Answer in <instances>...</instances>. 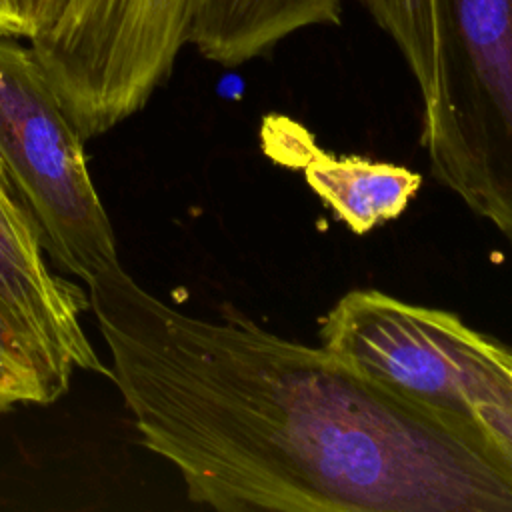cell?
Returning <instances> with one entry per match:
<instances>
[{
  "label": "cell",
  "mask_w": 512,
  "mask_h": 512,
  "mask_svg": "<svg viewBox=\"0 0 512 512\" xmlns=\"http://www.w3.org/2000/svg\"><path fill=\"white\" fill-rule=\"evenodd\" d=\"M0 158L50 260L88 286L120 268L110 218L92 184L84 140L34 50L0 36Z\"/></svg>",
  "instance_id": "obj_4"
},
{
  "label": "cell",
  "mask_w": 512,
  "mask_h": 512,
  "mask_svg": "<svg viewBox=\"0 0 512 512\" xmlns=\"http://www.w3.org/2000/svg\"><path fill=\"white\" fill-rule=\"evenodd\" d=\"M318 338L380 384L474 424L512 458V346L454 312L372 288L338 298Z\"/></svg>",
  "instance_id": "obj_3"
},
{
  "label": "cell",
  "mask_w": 512,
  "mask_h": 512,
  "mask_svg": "<svg viewBox=\"0 0 512 512\" xmlns=\"http://www.w3.org/2000/svg\"><path fill=\"white\" fill-rule=\"evenodd\" d=\"M0 36L16 40L32 38L28 0H0Z\"/></svg>",
  "instance_id": "obj_11"
},
{
  "label": "cell",
  "mask_w": 512,
  "mask_h": 512,
  "mask_svg": "<svg viewBox=\"0 0 512 512\" xmlns=\"http://www.w3.org/2000/svg\"><path fill=\"white\" fill-rule=\"evenodd\" d=\"M140 442L220 512H512V458L324 346L190 316L122 266L86 286Z\"/></svg>",
  "instance_id": "obj_1"
},
{
  "label": "cell",
  "mask_w": 512,
  "mask_h": 512,
  "mask_svg": "<svg viewBox=\"0 0 512 512\" xmlns=\"http://www.w3.org/2000/svg\"><path fill=\"white\" fill-rule=\"evenodd\" d=\"M88 308V290L50 270L42 234L0 158V336L48 404L68 392L76 370L110 378L80 320Z\"/></svg>",
  "instance_id": "obj_6"
},
{
  "label": "cell",
  "mask_w": 512,
  "mask_h": 512,
  "mask_svg": "<svg viewBox=\"0 0 512 512\" xmlns=\"http://www.w3.org/2000/svg\"><path fill=\"white\" fill-rule=\"evenodd\" d=\"M342 0H198L188 44L220 66H242L310 26H338Z\"/></svg>",
  "instance_id": "obj_8"
},
{
  "label": "cell",
  "mask_w": 512,
  "mask_h": 512,
  "mask_svg": "<svg viewBox=\"0 0 512 512\" xmlns=\"http://www.w3.org/2000/svg\"><path fill=\"white\" fill-rule=\"evenodd\" d=\"M28 404L44 406L48 402L34 372L0 336V412Z\"/></svg>",
  "instance_id": "obj_10"
},
{
  "label": "cell",
  "mask_w": 512,
  "mask_h": 512,
  "mask_svg": "<svg viewBox=\"0 0 512 512\" xmlns=\"http://www.w3.org/2000/svg\"><path fill=\"white\" fill-rule=\"evenodd\" d=\"M64 2L66 0H28V12L32 20V38L42 34L58 18Z\"/></svg>",
  "instance_id": "obj_12"
},
{
  "label": "cell",
  "mask_w": 512,
  "mask_h": 512,
  "mask_svg": "<svg viewBox=\"0 0 512 512\" xmlns=\"http://www.w3.org/2000/svg\"><path fill=\"white\" fill-rule=\"evenodd\" d=\"M262 150L282 166L298 168L316 196L354 232L398 218L416 196L422 178L404 166L322 150L314 136L288 116L262 120Z\"/></svg>",
  "instance_id": "obj_7"
},
{
  "label": "cell",
  "mask_w": 512,
  "mask_h": 512,
  "mask_svg": "<svg viewBox=\"0 0 512 512\" xmlns=\"http://www.w3.org/2000/svg\"><path fill=\"white\" fill-rule=\"evenodd\" d=\"M416 82L432 176L512 246V0H434Z\"/></svg>",
  "instance_id": "obj_2"
},
{
  "label": "cell",
  "mask_w": 512,
  "mask_h": 512,
  "mask_svg": "<svg viewBox=\"0 0 512 512\" xmlns=\"http://www.w3.org/2000/svg\"><path fill=\"white\" fill-rule=\"evenodd\" d=\"M376 24L394 40L414 82L432 64L436 40L434 0H360Z\"/></svg>",
  "instance_id": "obj_9"
},
{
  "label": "cell",
  "mask_w": 512,
  "mask_h": 512,
  "mask_svg": "<svg viewBox=\"0 0 512 512\" xmlns=\"http://www.w3.org/2000/svg\"><path fill=\"white\" fill-rule=\"evenodd\" d=\"M198 0H66L30 46L56 92L108 120L142 110L188 44Z\"/></svg>",
  "instance_id": "obj_5"
}]
</instances>
